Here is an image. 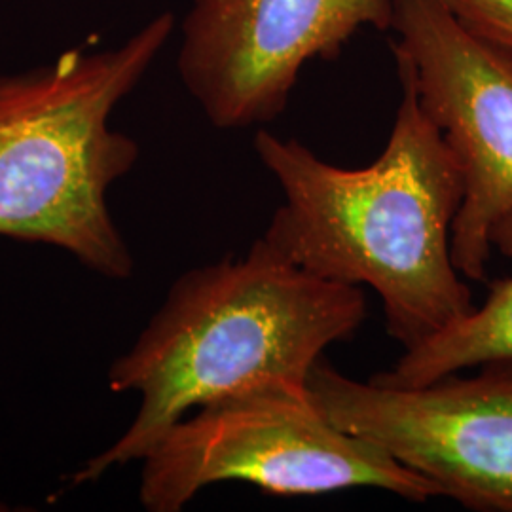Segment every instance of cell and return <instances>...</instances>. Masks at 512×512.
<instances>
[{
	"mask_svg": "<svg viewBox=\"0 0 512 512\" xmlns=\"http://www.w3.org/2000/svg\"><path fill=\"white\" fill-rule=\"evenodd\" d=\"M401 86L384 152L366 167L329 164L268 129L256 133L255 152L283 192L262 238L310 274L378 294L389 336L412 349L475 304L452 256L458 160L414 86Z\"/></svg>",
	"mask_w": 512,
	"mask_h": 512,
	"instance_id": "cell-1",
	"label": "cell"
},
{
	"mask_svg": "<svg viewBox=\"0 0 512 512\" xmlns=\"http://www.w3.org/2000/svg\"><path fill=\"white\" fill-rule=\"evenodd\" d=\"M368 317L365 291L317 277L258 238L177 277L133 346L109 368L112 393H137L128 429L84 461L71 486L141 461L177 423L226 395L272 382L308 384L323 353Z\"/></svg>",
	"mask_w": 512,
	"mask_h": 512,
	"instance_id": "cell-2",
	"label": "cell"
},
{
	"mask_svg": "<svg viewBox=\"0 0 512 512\" xmlns=\"http://www.w3.org/2000/svg\"><path fill=\"white\" fill-rule=\"evenodd\" d=\"M152 19L122 46L69 50L31 71L0 74V238L65 251L110 281L135 258L112 219L109 190L139 160V145L110 128L173 35Z\"/></svg>",
	"mask_w": 512,
	"mask_h": 512,
	"instance_id": "cell-3",
	"label": "cell"
},
{
	"mask_svg": "<svg viewBox=\"0 0 512 512\" xmlns=\"http://www.w3.org/2000/svg\"><path fill=\"white\" fill-rule=\"evenodd\" d=\"M139 501L181 512L205 488L245 482L266 494L323 495L374 488L412 503L435 486L384 448L338 427L308 384L272 382L203 404L141 459Z\"/></svg>",
	"mask_w": 512,
	"mask_h": 512,
	"instance_id": "cell-4",
	"label": "cell"
},
{
	"mask_svg": "<svg viewBox=\"0 0 512 512\" xmlns=\"http://www.w3.org/2000/svg\"><path fill=\"white\" fill-rule=\"evenodd\" d=\"M308 389L338 427L384 448L439 497L512 512V359L414 387L359 382L321 359Z\"/></svg>",
	"mask_w": 512,
	"mask_h": 512,
	"instance_id": "cell-5",
	"label": "cell"
},
{
	"mask_svg": "<svg viewBox=\"0 0 512 512\" xmlns=\"http://www.w3.org/2000/svg\"><path fill=\"white\" fill-rule=\"evenodd\" d=\"M391 29L399 78L414 86L461 169L454 262L467 281H484L495 222L512 213V59L439 0H393Z\"/></svg>",
	"mask_w": 512,
	"mask_h": 512,
	"instance_id": "cell-6",
	"label": "cell"
},
{
	"mask_svg": "<svg viewBox=\"0 0 512 512\" xmlns=\"http://www.w3.org/2000/svg\"><path fill=\"white\" fill-rule=\"evenodd\" d=\"M391 19L393 0H194L177 69L215 128L262 126L287 109L310 61L336 59Z\"/></svg>",
	"mask_w": 512,
	"mask_h": 512,
	"instance_id": "cell-7",
	"label": "cell"
},
{
	"mask_svg": "<svg viewBox=\"0 0 512 512\" xmlns=\"http://www.w3.org/2000/svg\"><path fill=\"white\" fill-rule=\"evenodd\" d=\"M492 245L512 262V213L495 222ZM503 359H512V272L490 283V293L480 308H473L420 346L404 349L395 365L370 380L414 387Z\"/></svg>",
	"mask_w": 512,
	"mask_h": 512,
	"instance_id": "cell-8",
	"label": "cell"
},
{
	"mask_svg": "<svg viewBox=\"0 0 512 512\" xmlns=\"http://www.w3.org/2000/svg\"><path fill=\"white\" fill-rule=\"evenodd\" d=\"M439 2L465 29L512 59V0Z\"/></svg>",
	"mask_w": 512,
	"mask_h": 512,
	"instance_id": "cell-9",
	"label": "cell"
}]
</instances>
